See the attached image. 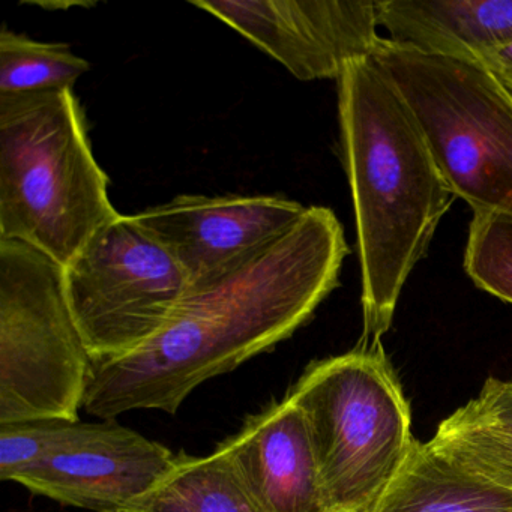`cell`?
<instances>
[{
	"label": "cell",
	"mask_w": 512,
	"mask_h": 512,
	"mask_svg": "<svg viewBox=\"0 0 512 512\" xmlns=\"http://www.w3.org/2000/svg\"><path fill=\"white\" fill-rule=\"evenodd\" d=\"M88 71L68 44L41 43L7 26L0 32V95L73 89Z\"/></svg>",
	"instance_id": "cell-15"
},
{
	"label": "cell",
	"mask_w": 512,
	"mask_h": 512,
	"mask_svg": "<svg viewBox=\"0 0 512 512\" xmlns=\"http://www.w3.org/2000/svg\"><path fill=\"white\" fill-rule=\"evenodd\" d=\"M377 22L398 46L461 61L512 41V0H377Z\"/></svg>",
	"instance_id": "cell-12"
},
{
	"label": "cell",
	"mask_w": 512,
	"mask_h": 512,
	"mask_svg": "<svg viewBox=\"0 0 512 512\" xmlns=\"http://www.w3.org/2000/svg\"><path fill=\"white\" fill-rule=\"evenodd\" d=\"M371 61L412 115L452 196L512 217V92L475 62L382 38Z\"/></svg>",
	"instance_id": "cell-5"
},
{
	"label": "cell",
	"mask_w": 512,
	"mask_h": 512,
	"mask_svg": "<svg viewBox=\"0 0 512 512\" xmlns=\"http://www.w3.org/2000/svg\"><path fill=\"white\" fill-rule=\"evenodd\" d=\"M280 62L302 82L340 79L370 58L377 34L373 0H191Z\"/></svg>",
	"instance_id": "cell-9"
},
{
	"label": "cell",
	"mask_w": 512,
	"mask_h": 512,
	"mask_svg": "<svg viewBox=\"0 0 512 512\" xmlns=\"http://www.w3.org/2000/svg\"><path fill=\"white\" fill-rule=\"evenodd\" d=\"M220 446L263 512H325L307 424L289 397L248 416Z\"/></svg>",
	"instance_id": "cell-11"
},
{
	"label": "cell",
	"mask_w": 512,
	"mask_h": 512,
	"mask_svg": "<svg viewBox=\"0 0 512 512\" xmlns=\"http://www.w3.org/2000/svg\"><path fill=\"white\" fill-rule=\"evenodd\" d=\"M305 209L283 196L182 194L133 217L172 254L190 289H197L271 244Z\"/></svg>",
	"instance_id": "cell-10"
},
{
	"label": "cell",
	"mask_w": 512,
	"mask_h": 512,
	"mask_svg": "<svg viewBox=\"0 0 512 512\" xmlns=\"http://www.w3.org/2000/svg\"><path fill=\"white\" fill-rule=\"evenodd\" d=\"M64 289L89 355L104 364L157 335L190 284L133 215H119L65 266Z\"/></svg>",
	"instance_id": "cell-8"
},
{
	"label": "cell",
	"mask_w": 512,
	"mask_h": 512,
	"mask_svg": "<svg viewBox=\"0 0 512 512\" xmlns=\"http://www.w3.org/2000/svg\"><path fill=\"white\" fill-rule=\"evenodd\" d=\"M475 64L481 65L497 82L512 92V41L481 56Z\"/></svg>",
	"instance_id": "cell-18"
},
{
	"label": "cell",
	"mask_w": 512,
	"mask_h": 512,
	"mask_svg": "<svg viewBox=\"0 0 512 512\" xmlns=\"http://www.w3.org/2000/svg\"><path fill=\"white\" fill-rule=\"evenodd\" d=\"M370 512H512V490L416 440Z\"/></svg>",
	"instance_id": "cell-13"
},
{
	"label": "cell",
	"mask_w": 512,
	"mask_h": 512,
	"mask_svg": "<svg viewBox=\"0 0 512 512\" xmlns=\"http://www.w3.org/2000/svg\"><path fill=\"white\" fill-rule=\"evenodd\" d=\"M119 215L73 89L0 95V239L65 268Z\"/></svg>",
	"instance_id": "cell-3"
},
{
	"label": "cell",
	"mask_w": 512,
	"mask_h": 512,
	"mask_svg": "<svg viewBox=\"0 0 512 512\" xmlns=\"http://www.w3.org/2000/svg\"><path fill=\"white\" fill-rule=\"evenodd\" d=\"M341 157L352 191L361 263L364 343L391 328L413 268L452 193L397 89L371 58L338 79Z\"/></svg>",
	"instance_id": "cell-2"
},
{
	"label": "cell",
	"mask_w": 512,
	"mask_h": 512,
	"mask_svg": "<svg viewBox=\"0 0 512 512\" xmlns=\"http://www.w3.org/2000/svg\"><path fill=\"white\" fill-rule=\"evenodd\" d=\"M92 371L64 268L25 242L0 239V425L79 419Z\"/></svg>",
	"instance_id": "cell-6"
},
{
	"label": "cell",
	"mask_w": 512,
	"mask_h": 512,
	"mask_svg": "<svg viewBox=\"0 0 512 512\" xmlns=\"http://www.w3.org/2000/svg\"><path fill=\"white\" fill-rule=\"evenodd\" d=\"M167 446L116 422L41 419L0 425V478L37 496L119 512L175 463Z\"/></svg>",
	"instance_id": "cell-7"
},
{
	"label": "cell",
	"mask_w": 512,
	"mask_h": 512,
	"mask_svg": "<svg viewBox=\"0 0 512 512\" xmlns=\"http://www.w3.org/2000/svg\"><path fill=\"white\" fill-rule=\"evenodd\" d=\"M454 413L463 421L512 442V380L488 377L478 397Z\"/></svg>",
	"instance_id": "cell-17"
},
{
	"label": "cell",
	"mask_w": 512,
	"mask_h": 512,
	"mask_svg": "<svg viewBox=\"0 0 512 512\" xmlns=\"http://www.w3.org/2000/svg\"><path fill=\"white\" fill-rule=\"evenodd\" d=\"M349 254L334 211L310 206L271 244L206 286L190 289L148 343L94 364L83 409L175 415L202 383L292 337L340 286Z\"/></svg>",
	"instance_id": "cell-1"
},
{
	"label": "cell",
	"mask_w": 512,
	"mask_h": 512,
	"mask_svg": "<svg viewBox=\"0 0 512 512\" xmlns=\"http://www.w3.org/2000/svg\"><path fill=\"white\" fill-rule=\"evenodd\" d=\"M464 271L479 289L512 304V217L473 212Z\"/></svg>",
	"instance_id": "cell-16"
},
{
	"label": "cell",
	"mask_w": 512,
	"mask_h": 512,
	"mask_svg": "<svg viewBox=\"0 0 512 512\" xmlns=\"http://www.w3.org/2000/svg\"><path fill=\"white\" fill-rule=\"evenodd\" d=\"M286 397L307 424L325 512H370L416 442L382 343L311 362Z\"/></svg>",
	"instance_id": "cell-4"
},
{
	"label": "cell",
	"mask_w": 512,
	"mask_h": 512,
	"mask_svg": "<svg viewBox=\"0 0 512 512\" xmlns=\"http://www.w3.org/2000/svg\"><path fill=\"white\" fill-rule=\"evenodd\" d=\"M119 512H263L227 452L176 455L166 475Z\"/></svg>",
	"instance_id": "cell-14"
}]
</instances>
